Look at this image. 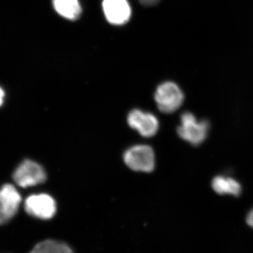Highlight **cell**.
I'll use <instances>...</instances> for the list:
<instances>
[{"label": "cell", "instance_id": "obj_9", "mask_svg": "<svg viewBox=\"0 0 253 253\" xmlns=\"http://www.w3.org/2000/svg\"><path fill=\"white\" fill-rule=\"evenodd\" d=\"M212 187L219 195L231 194L239 197L242 192V187L239 181L223 176H217L212 179Z\"/></svg>", "mask_w": 253, "mask_h": 253}, {"label": "cell", "instance_id": "obj_10", "mask_svg": "<svg viewBox=\"0 0 253 253\" xmlns=\"http://www.w3.org/2000/svg\"><path fill=\"white\" fill-rule=\"evenodd\" d=\"M56 12L65 18L76 21L81 16L82 9L78 0H52Z\"/></svg>", "mask_w": 253, "mask_h": 253}, {"label": "cell", "instance_id": "obj_4", "mask_svg": "<svg viewBox=\"0 0 253 253\" xmlns=\"http://www.w3.org/2000/svg\"><path fill=\"white\" fill-rule=\"evenodd\" d=\"M13 178L17 185L28 188L44 182L46 174L41 165L31 160H26L15 169Z\"/></svg>", "mask_w": 253, "mask_h": 253}, {"label": "cell", "instance_id": "obj_5", "mask_svg": "<svg viewBox=\"0 0 253 253\" xmlns=\"http://www.w3.org/2000/svg\"><path fill=\"white\" fill-rule=\"evenodd\" d=\"M24 208L28 214L41 219H51L56 212V201L46 194L28 196L25 201Z\"/></svg>", "mask_w": 253, "mask_h": 253}, {"label": "cell", "instance_id": "obj_2", "mask_svg": "<svg viewBox=\"0 0 253 253\" xmlns=\"http://www.w3.org/2000/svg\"><path fill=\"white\" fill-rule=\"evenodd\" d=\"M154 97L158 109L166 113H172L179 109L184 100L183 91L172 82H166L160 84Z\"/></svg>", "mask_w": 253, "mask_h": 253}, {"label": "cell", "instance_id": "obj_11", "mask_svg": "<svg viewBox=\"0 0 253 253\" xmlns=\"http://www.w3.org/2000/svg\"><path fill=\"white\" fill-rule=\"evenodd\" d=\"M29 253H74L65 243L56 240L48 239L36 245Z\"/></svg>", "mask_w": 253, "mask_h": 253}, {"label": "cell", "instance_id": "obj_14", "mask_svg": "<svg viewBox=\"0 0 253 253\" xmlns=\"http://www.w3.org/2000/svg\"><path fill=\"white\" fill-rule=\"evenodd\" d=\"M5 92L4 89L0 86V107L2 106L4 101Z\"/></svg>", "mask_w": 253, "mask_h": 253}, {"label": "cell", "instance_id": "obj_12", "mask_svg": "<svg viewBox=\"0 0 253 253\" xmlns=\"http://www.w3.org/2000/svg\"><path fill=\"white\" fill-rule=\"evenodd\" d=\"M160 0H139L141 4L145 6H151L157 4Z\"/></svg>", "mask_w": 253, "mask_h": 253}, {"label": "cell", "instance_id": "obj_1", "mask_svg": "<svg viewBox=\"0 0 253 253\" xmlns=\"http://www.w3.org/2000/svg\"><path fill=\"white\" fill-rule=\"evenodd\" d=\"M209 129L210 123L207 120L199 121L192 113L184 112L181 116L177 134L183 140L197 146L206 140Z\"/></svg>", "mask_w": 253, "mask_h": 253}, {"label": "cell", "instance_id": "obj_6", "mask_svg": "<svg viewBox=\"0 0 253 253\" xmlns=\"http://www.w3.org/2000/svg\"><path fill=\"white\" fill-rule=\"evenodd\" d=\"M21 196L12 184H4L0 189V225L6 224L16 215Z\"/></svg>", "mask_w": 253, "mask_h": 253}, {"label": "cell", "instance_id": "obj_8", "mask_svg": "<svg viewBox=\"0 0 253 253\" xmlns=\"http://www.w3.org/2000/svg\"><path fill=\"white\" fill-rule=\"evenodd\" d=\"M105 16L111 24L123 25L127 22L131 16V8L127 0H104Z\"/></svg>", "mask_w": 253, "mask_h": 253}, {"label": "cell", "instance_id": "obj_3", "mask_svg": "<svg viewBox=\"0 0 253 253\" xmlns=\"http://www.w3.org/2000/svg\"><path fill=\"white\" fill-rule=\"evenodd\" d=\"M124 161L129 169L136 172H152L156 164L154 150L147 145H136L126 150Z\"/></svg>", "mask_w": 253, "mask_h": 253}, {"label": "cell", "instance_id": "obj_13", "mask_svg": "<svg viewBox=\"0 0 253 253\" xmlns=\"http://www.w3.org/2000/svg\"><path fill=\"white\" fill-rule=\"evenodd\" d=\"M246 221H247L248 224L253 229V208L251 210V212L249 213V214H248Z\"/></svg>", "mask_w": 253, "mask_h": 253}, {"label": "cell", "instance_id": "obj_7", "mask_svg": "<svg viewBox=\"0 0 253 253\" xmlns=\"http://www.w3.org/2000/svg\"><path fill=\"white\" fill-rule=\"evenodd\" d=\"M127 123L132 129L144 137H151L157 133L159 123L157 118L150 113L139 109L130 111L127 116Z\"/></svg>", "mask_w": 253, "mask_h": 253}]
</instances>
